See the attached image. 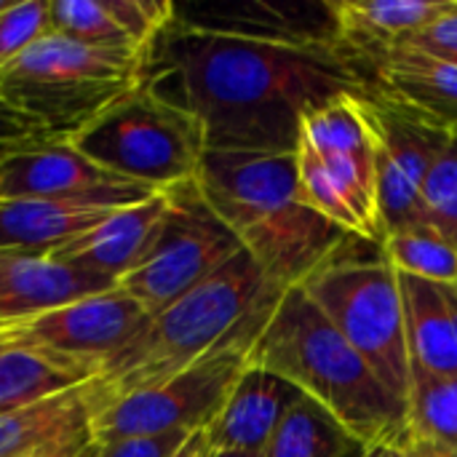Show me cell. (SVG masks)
Here are the masks:
<instances>
[{
    "label": "cell",
    "mask_w": 457,
    "mask_h": 457,
    "mask_svg": "<svg viewBox=\"0 0 457 457\" xmlns=\"http://www.w3.org/2000/svg\"><path fill=\"white\" fill-rule=\"evenodd\" d=\"M142 83L185 110L204 147L220 153H295L311 110L370 91L337 43L206 27L179 11L150 46Z\"/></svg>",
    "instance_id": "obj_1"
},
{
    "label": "cell",
    "mask_w": 457,
    "mask_h": 457,
    "mask_svg": "<svg viewBox=\"0 0 457 457\" xmlns=\"http://www.w3.org/2000/svg\"><path fill=\"white\" fill-rule=\"evenodd\" d=\"M284 292L246 252H238L201 287L150 316L139 340L83 386L86 407L94 410L118 396L158 386L220 351H252Z\"/></svg>",
    "instance_id": "obj_2"
},
{
    "label": "cell",
    "mask_w": 457,
    "mask_h": 457,
    "mask_svg": "<svg viewBox=\"0 0 457 457\" xmlns=\"http://www.w3.org/2000/svg\"><path fill=\"white\" fill-rule=\"evenodd\" d=\"M195 182L244 252L284 289L300 287L351 238L303 201L295 153L206 150Z\"/></svg>",
    "instance_id": "obj_3"
},
{
    "label": "cell",
    "mask_w": 457,
    "mask_h": 457,
    "mask_svg": "<svg viewBox=\"0 0 457 457\" xmlns=\"http://www.w3.org/2000/svg\"><path fill=\"white\" fill-rule=\"evenodd\" d=\"M249 361L284 378L367 447L407 434V404L380 383L303 287L284 292Z\"/></svg>",
    "instance_id": "obj_4"
},
{
    "label": "cell",
    "mask_w": 457,
    "mask_h": 457,
    "mask_svg": "<svg viewBox=\"0 0 457 457\" xmlns=\"http://www.w3.org/2000/svg\"><path fill=\"white\" fill-rule=\"evenodd\" d=\"M145 54L96 48L48 29L0 72V96L46 139H70L142 80Z\"/></svg>",
    "instance_id": "obj_5"
},
{
    "label": "cell",
    "mask_w": 457,
    "mask_h": 457,
    "mask_svg": "<svg viewBox=\"0 0 457 457\" xmlns=\"http://www.w3.org/2000/svg\"><path fill=\"white\" fill-rule=\"evenodd\" d=\"M300 287L332 327L359 351L380 383L407 404L412 364L404 305L399 276L383 246L351 236Z\"/></svg>",
    "instance_id": "obj_6"
},
{
    "label": "cell",
    "mask_w": 457,
    "mask_h": 457,
    "mask_svg": "<svg viewBox=\"0 0 457 457\" xmlns=\"http://www.w3.org/2000/svg\"><path fill=\"white\" fill-rule=\"evenodd\" d=\"M359 96L364 94L335 96L303 118L295 147L297 185L303 201L343 233L383 244L375 155Z\"/></svg>",
    "instance_id": "obj_7"
},
{
    "label": "cell",
    "mask_w": 457,
    "mask_h": 457,
    "mask_svg": "<svg viewBox=\"0 0 457 457\" xmlns=\"http://www.w3.org/2000/svg\"><path fill=\"white\" fill-rule=\"evenodd\" d=\"M70 142L112 177L155 193L193 182L206 153L198 123L142 80Z\"/></svg>",
    "instance_id": "obj_8"
},
{
    "label": "cell",
    "mask_w": 457,
    "mask_h": 457,
    "mask_svg": "<svg viewBox=\"0 0 457 457\" xmlns=\"http://www.w3.org/2000/svg\"><path fill=\"white\" fill-rule=\"evenodd\" d=\"M166 193L169 212L150 254L120 281V289L129 292L150 316L201 287L238 252H244L233 230L206 204L195 179Z\"/></svg>",
    "instance_id": "obj_9"
},
{
    "label": "cell",
    "mask_w": 457,
    "mask_h": 457,
    "mask_svg": "<svg viewBox=\"0 0 457 457\" xmlns=\"http://www.w3.org/2000/svg\"><path fill=\"white\" fill-rule=\"evenodd\" d=\"M246 364L249 348H228L158 386L99 404L88 410L91 436L102 447L131 436L206 431L222 412Z\"/></svg>",
    "instance_id": "obj_10"
},
{
    "label": "cell",
    "mask_w": 457,
    "mask_h": 457,
    "mask_svg": "<svg viewBox=\"0 0 457 457\" xmlns=\"http://www.w3.org/2000/svg\"><path fill=\"white\" fill-rule=\"evenodd\" d=\"M359 104L375 155L383 233L415 225L420 222L426 179L439 161L453 126L372 88L359 96Z\"/></svg>",
    "instance_id": "obj_11"
},
{
    "label": "cell",
    "mask_w": 457,
    "mask_h": 457,
    "mask_svg": "<svg viewBox=\"0 0 457 457\" xmlns=\"http://www.w3.org/2000/svg\"><path fill=\"white\" fill-rule=\"evenodd\" d=\"M147 324L150 313L129 292L115 287L29 321L3 327V335L48 353L91 383L139 340Z\"/></svg>",
    "instance_id": "obj_12"
},
{
    "label": "cell",
    "mask_w": 457,
    "mask_h": 457,
    "mask_svg": "<svg viewBox=\"0 0 457 457\" xmlns=\"http://www.w3.org/2000/svg\"><path fill=\"white\" fill-rule=\"evenodd\" d=\"M155 190L112 177L70 139H29L11 145L0 161V201L29 198H112L137 204Z\"/></svg>",
    "instance_id": "obj_13"
},
{
    "label": "cell",
    "mask_w": 457,
    "mask_h": 457,
    "mask_svg": "<svg viewBox=\"0 0 457 457\" xmlns=\"http://www.w3.org/2000/svg\"><path fill=\"white\" fill-rule=\"evenodd\" d=\"M169 212V193H153L145 201L115 209L88 233L54 249L62 262L104 278L115 287L131 276L150 254Z\"/></svg>",
    "instance_id": "obj_14"
},
{
    "label": "cell",
    "mask_w": 457,
    "mask_h": 457,
    "mask_svg": "<svg viewBox=\"0 0 457 457\" xmlns=\"http://www.w3.org/2000/svg\"><path fill=\"white\" fill-rule=\"evenodd\" d=\"M115 284L62 262L51 252L0 249V327L29 321Z\"/></svg>",
    "instance_id": "obj_15"
},
{
    "label": "cell",
    "mask_w": 457,
    "mask_h": 457,
    "mask_svg": "<svg viewBox=\"0 0 457 457\" xmlns=\"http://www.w3.org/2000/svg\"><path fill=\"white\" fill-rule=\"evenodd\" d=\"M303 394L265 367L246 364L222 412L206 428L214 453L260 457Z\"/></svg>",
    "instance_id": "obj_16"
},
{
    "label": "cell",
    "mask_w": 457,
    "mask_h": 457,
    "mask_svg": "<svg viewBox=\"0 0 457 457\" xmlns=\"http://www.w3.org/2000/svg\"><path fill=\"white\" fill-rule=\"evenodd\" d=\"M166 0H51V29L96 48L145 54L171 24Z\"/></svg>",
    "instance_id": "obj_17"
},
{
    "label": "cell",
    "mask_w": 457,
    "mask_h": 457,
    "mask_svg": "<svg viewBox=\"0 0 457 457\" xmlns=\"http://www.w3.org/2000/svg\"><path fill=\"white\" fill-rule=\"evenodd\" d=\"M450 3L453 0H327V8L335 43L370 80V67L378 56L442 16Z\"/></svg>",
    "instance_id": "obj_18"
},
{
    "label": "cell",
    "mask_w": 457,
    "mask_h": 457,
    "mask_svg": "<svg viewBox=\"0 0 457 457\" xmlns=\"http://www.w3.org/2000/svg\"><path fill=\"white\" fill-rule=\"evenodd\" d=\"M396 276L412 375L457 378V284Z\"/></svg>",
    "instance_id": "obj_19"
},
{
    "label": "cell",
    "mask_w": 457,
    "mask_h": 457,
    "mask_svg": "<svg viewBox=\"0 0 457 457\" xmlns=\"http://www.w3.org/2000/svg\"><path fill=\"white\" fill-rule=\"evenodd\" d=\"M112 198H29L0 201V249L54 252L96 228L115 209Z\"/></svg>",
    "instance_id": "obj_20"
},
{
    "label": "cell",
    "mask_w": 457,
    "mask_h": 457,
    "mask_svg": "<svg viewBox=\"0 0 457 457\" xmlns=\"http://www.w3.org/2000/svg\"><path fill=\"white\" fill-rule=\"evenodd\" d=\"M370 88L457 126V62L396 46L372 62Z\"/></svg>",
    "instance_id": "obj_21"
},
{
    "label": "cell",
    "mask_w": 457,
    "mask_h": 457,
    "mask_svg": "<svg viewBox=\"0 0 457 457\" xmlns=\"http://www.w3.org/2000/svg\"><path fill=\"white\" fill-rule=\"evenodd\" d=\"M86 383L80 372L27 343L5 337L0 329V415L35 407Z\"/></svg>",
    "instance_id": "obj_22"
},
{
    "label": "cell",
    "mask_w": 457,
    "mask_h": 457,
    "mask_svg": "<svg viewBox=\"0 0 457 457\" xmlns=\"http://www.w3.org/2000/svg\"><path fill=\"white\" fill-rule=\"evenodd\" d=\"M367 450L343 423L303 396L281 420L262 457H367Z\"/></svg>",
    "instance_id": "obj_23"
},
{
    "label": "cell",
    "mask_w": 457,
    "mask_h": 457,
    "mask_svg": "<svg viewBox=\"0 0 457 457\" xmlns=\"http://www.w3.org/2000/svg\"><path fill=\"white\" fill-rule=\"evenodd\" d=\"M88 418L83 386L35 407L0 415V457H29L40 445Z\"/></svg>",
    "instance_id": "obj_24"
},
{
    "label": "cell",
    "mask_w": 457,
    "mask_h": 457,
    "mask_svg": "<svg viewBox=\"0 0 457 457\" xmlns=\"http://www.w3.org/2000/svg\"><path fill=\"white\" fill-rule=\"evenodd\" d=\"M380 246L396 273L457 284V249L426 222L386 233Z\"/></svg>",
    "instance_id": "obj_25"
},
{
    "label": "cell",
    "mask_w": 457,
    "mask_h": 457,
    "mask_svg": "<svg viewBox=\"0 0 457 457\" xmlns=\"http://www.w3.org/2000/svg\"><path fill=\"white\" fill-rule=\"evenodd\" d=\"M407 434L457 455V378L412 375Z\"/></svg>",
    "instance_id": "obj_26"
},
{
    "label": "cell",
    "mask_w": 457,
    "mask_h": 457,
    "mask_svg": "<svg viewBox=\"0 0 457 457\" xmlns=\"http://www.w3.org/2000/svg\"><path fill=\"white\" fill-rule=\"evenodd\" d=\"M420 222L434 228L457 249V126L434 163L420 201Z\"/></svg>",
    "instance_id": "obj_27"
},
{
    "label": "cell",
    "mask_w": 457,
    "mask_h": 457,
    "mask_svg": "<svg viewBox=\"0 0 457 457\" xmlns=\"http://www.w3.org/2000/svg\"><path fill=\"white\" fill-rule=\"evenodd\" d=\"M51 29V0L8 3L0 11V72Z\"/></svg>",
    "instance_id": "obj_28"
},
{
    "label": "cell",
    "mask_w": 457,
    "mask_h": 457,
    "mask_svg": "<svg viewBox=\"0 0 457 457\" xmlns=\"http://www.w3.org/2000/svg\"><path fill=\"white\" fill-rule=\"evenodd\" d=\"M399 46L415 48L420 54L439 56L447 62H457V0L450 3V8L442 16H436L434 21H428L418 32L404 37Z\"/></svg>",
    "instance_id": "obj_29"
},
{
    "label": "cell",
    "mask_w": 457,
    "mask_h": 457,
    "mask_svg": "<svg viewBox=\"0 0 457 457\" xmlns=\"http://www.w3.org/2000/svg\"><path fill=\"white\" fill-rule=\"evenodd\" d=\"M193 434H158V436H131L118 439L110 445H96V457H174L177 450L190 439Z\"/></svg>",
    "instance_id": "obj_30"
},
{
    "label": "cell",
    "mask_w": 457,
    "mask_h": 457,
    "mask_svg": "<svg viewBox=\"0 0 457 457\" xmlns=\"http://www.w3.org/2000/svg\"><path fill=\"white\" fill-rule=\"evenodd\" d=\"M99 447L91 436L88 428V418L75 423L72 428L62 431L59 436L48 439L46 445H40L29 457H96Z\"/></svg>",
    "instance_id": "obj_31"
},
{
    "label": "cell",
    "mask_w": 457,
    "mask_h": 457,
    "mask_svg": "<svg viewBox=\"0 0 457 457\" xmlns=\"http://www.w3.org/2000/svg\"><path fill=\"white\" fill-rule=\"evenodd\" d=\"M29 139H43L40 129L0 96V145H19Z\"/></svg>",
    "instance_id": "obj_32"
},
{
    "label": "cell",
    "mask_w": 457,
    "mask_h": 457,
    "mask_svg": "<svg viewBox=\"0 0 457 457\" xmlns=\"http://www.w3.org/2000/svg\"><path fill=\"white\" fill-rule=\"evenodd\" d=\"M174 457H214V450H212V445H209L206 431L193 434V436L177 450V455Z\"/></svg>",
    "instance_id": "obj_33"
},
{
    "label": "cell",
    "mask_w": 457,
    "mask_h": 457,
    "mask_svg": "<svg viewBox=\"0 0 457 457\" xmlns=\"http://www.w3.org/2000/svg\"><path fill=\"white\" fill-rule=\"evenodd\" d=\"M367 457H415V453L410 450L407 439H396V442H388V445H378V447H370Z\"/></svg>",
    "instance_id": "obj_34"
},
{
    "label": "cell",
    "mask_w": 457,
    "mask_h": 457,
    "mask_svg": "<svg viewBox=\"0 0 457 457\" xmlns=\"http://www.w3.org/2000/svg\"><path fill=\"white\" fill-rule=\"evenodd\" d=\"M404 439H407V445H410V450L415 453V457H457L455 453H450V450H442V447H436V445L412 439L410 434H404Z\"/></svg>",
    "instance_id": "obj_35"
},
{
    "label": "cell",
    "mask_w": 457,
    "mask_h": 457,
    "mask_svg": "<svg viewBox=\"0 0 457 457\" xmlns=\"http://www.w3.org/2000/svg\"><path fill=\"white\" fill-rule=\"evenodd\" d=\"M214 457H249V455H233V453H214Z\"/></svg>",
    "instance_id": "obj_36"
},
{
    "label": "cell",
    "mask_w": 457,
    "mask_h": 457,
    "mask_svg": "<svg viewBox=\"0 0 457 457\" xmlns=\"http://www.w3.org/2000/svg\"><path fill=\"white\" fill-rule=\"evenodd\" d=\"M11 145H0V161H3V155H5V150H8Z\"/></svg>",
    "instance_id": "obj_37"
},
{
    "label": "cell",
    "mask_w": 457,
    "mask_h": 457,
    "mask_svg": "<svg viewBox=\"0 0 457 457\" xmlns=\"http://www.w3.org/2000/svg\"><path fill=\"white\" fill-rule=\"evenodd\" d=\"M5 5H8V3H5V0H0V11H3V8H5Z\"/></svg>",
    "instance_id": "obj_38"
},
{
    "label": "cell",
    "mask_w": 457,
    "mask_h": 457,
    "mask_svg": "<svg viewBox=\"0 0 457 457\" xmlns=\"http://www.w3.org/2000/svg\"><path fill=\"white\" fill-rule=\"evenodd\" d=\"M0 329H3V327H0Z\"/></svg>",
    "instance_id": "obj_39"
},
{
    "label": "cell",
    "mask_w": 457,
    "mask_h": 457,
    "mask_svg": "<svg viewBox=\"0 0 457 457\" xmlns=\"http://www.w3.org/2000/svg\"><path fill=\"white\" fill-rule=\"evenodd\" d=\"M260 457H262V455H260Z\"/></svg>",
    "instance_id": "obj_40"
}]
</instances>
